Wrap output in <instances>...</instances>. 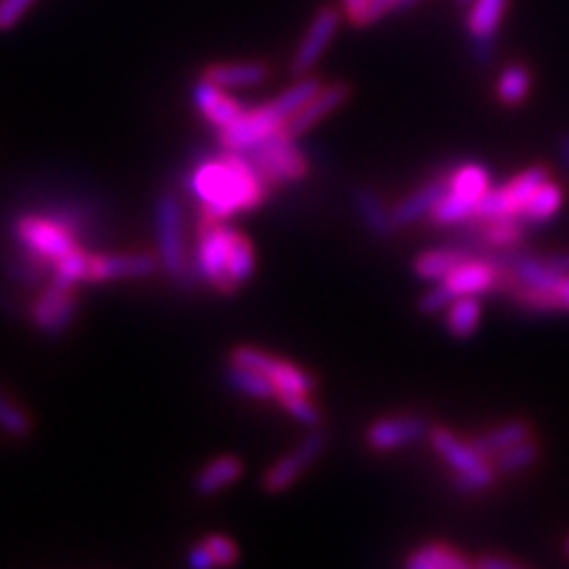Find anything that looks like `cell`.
Segmentation results:
<instances>
[{"label":"cell","mask_w":569,"mask_h":569,"mask_svg":"<svg viewBox=\"0 0 569 569\" xmlns=\"http://www.w3.org/2000/svg\"><path fill=\"white\" fill-rule=\"evenodd\" d=\"M190 188L202 202V213L221 221L236 211L259 207L269 192L242 152L226 150L221 159H209L194 169Z\"/></svg>","instance_id":"cell-1"},{"label":"cell","mask_w":569,"mask_h":569,"mask_svg":"<svg viewBox=\"0 0 569 569\" xmlns=\"http://www.w3.org/2000/svg\"><path fill=\"white\" fill-rule=\"evenodd\" d=\"M432 449L447 460V466L456 472L453 485L460 493H477L493 485L496 468L489 458L479 453L472 443L460 441L447 427H437L430 432Z\"/></svg>","instance_id":"cell-2"},{"label":"cell","mask_w":569,"mask_h":569,"mask_svg":"<svg viewBox=\"0 0 569 569\" xmlns=\"http://www.w3.org/2000/svg\"><path fill=\"white\" fill-rule=\"evenodd\" d=\"M254 171L263 181L266 188H276L282 183H297L309 173L307 157L295 146V140L288 131H278L261 140L259 146L242 152Z\"/></svg>","instance_id":"cell-3"},{"label":"cell","mask_w":569,"mask_h":569,"mask_svg":"<svg viewBox=\"0 0 569 569\" xmlns=\"http://www.w3.org/2000/svg\"><path fill=\"white\" fill-rule=\"evenodd\" d=\"M491 190L489 171L482 164H462L449 173V188L432 209V221L439 226H456L475 217L479 200Z\"/></svg>","instance_id":"cell-4"},{"label":"cell","mask_w":569,"mask_h":569,"mask_svg":"<svg viewBox=\"0 0 569 569\" xmlns=\"http://www.w3.org/2000/svg\"><path fill=\"white\" fill-rule=\"evenodd\" d=\"M236 228H228L221 219H211L202 213L198 236V269L209 284L221 295H233L238 284L230 276V244H233Z\"/></svg>","instance_id":"cell-5"},{"label":"cell","mask_w":569,"mask_h":569,"mask_svg":"<svg viewBox=\"0 0 569 569\" xmlns=\"http://www.w3.org/2000/svg\"><path fill=\"white\" fill-rule=\"evenodd\" d=\"M288 112L282 110L278 100L266 102L254 110H242V114L230 121L228 127L219 129V142L226 152H247L259 146L261 140L282 131L288 127Z\"/></svg>","instance_id":"cell-6"},{"label":"cell","mask_w":569,"mask_h":569,"mask_svg":"<svg viewBox=\"0 0 569 569\" xmlns=\"http://www.w3.org/2000/svg\"><path fill=\"white\" fill-rule=\"evenodd\" d=\"M157 221V242H159V261L164 271L173 278L188 276V249L183 233V209L173 194L164 192L154 204Z\"/></svg>","instance_id":"cell-7"},{"label":"cell","mask_w":569,"mask_h":569,"mask_svg":"<svg viewBox=\"0 0 569 569\" xmlns=\"http://www.w3.org/2000/svg\"><path fill=\"white\" fill-rule=\"evenodd\" d=\"M14 236L22 242L24 252L39 259L46 266H52L71 249H77V240L71 228L58 219H41V217H24L17 221Z\"/></svg>","instance_id":"cell-8"},{"label":"cell","mask_w":569,"mask_h":569,"mask_svg":"<svg viewBox=\"0 0 569 569\" xmlns=\"http://www.w3.org/2000/svg\"><path fill=\"white\" fill-rule=\"evenodd\" d=\"M548 181V169L546 167H531L515 176L510 183L501 188H491L482 200H479L475 209V219L487 221V219H501V217H522L527 202L531 194L537 192L541 183Z\"/></svg>","instance_id":"cell-9"},{"label":"cell","mask_w":569,"mask_h":569,"mask_svg":"<svg viewBox=\"0 0 569 569\" xmlns=\"http://www.w3.org/2000/svg\"><path fill=\"white\" fill-rule=\"evenodd\" d=\"M230 361L263 372V376L276 385L278 391H297V395H311L313 387H316V378L311 376V372L297 368L290 361L276 359V356L266 353L261 349H254V347H236L233 353H230Z\"/></svg>","instance_id":"cell-10"},{"label":"cell","mask_w":569,"mask_h":569,"mask_svg":"<svg viewBox=\"0 0 569 569\" xmlns=\"http://www.w3.org/2000/svg\"><path fill=\"white\" fill-rule=\"evenodd\" d=\"M326 443H328L326 432H318V430L311 432L305 441L299 443V447H295L288 456H282L269 470H266L263 482H261L263 489L269 493H280L284 489H290L297 479L313 466L318 456H323Z\"/></svg>","instance_id":"cell-11"},{"label":"cell","mask_w":569,"mask_h":569,"mask_svg":"<svg viewBox=\"0 0 569 569\" xmlns=\"http://www.w3.org/2000/svg\"><path fill=\"white\" fill-rule=\"evenodd\" d=\"M510 0H472L468 6L466 29L472 41L475 60L489 64L496 50V33L503 22V14Z\"/></svg>","instance_id":"cell-12"},{"label":"cell","mask_w":569,"mask_h":569,"mask_svg":"<svg viewBox=\"0 0 569 569\" xmlns=\"http://www.w3.org/2000/svg\"><path fill=\"white\" fill-rule=\"evenodd\" d=\"M77 313L79 307L74 299V288H67V284L56 280L48 284L31 307V320L36 328L48 335H62L71 326V320L77 318Z\"/></svg>","instance_id":"cell-13"},{"label":"cell","mask_w":569,"mask_h":569,"mask_svg":"<svg viewBox=\"0 0 569 569\" xmlns=\"http://www.w3.org/2000/svg\"><path fill=\"white\" fill-rule=\"evenodd\" d=\"M340 22H342V17L335 8H323L316 12V17L305 33V39H301L295 58H292V64H290L292 77L299 79V77L309 74V71L316 67V62L320 60V56L326 52V48L332 43L337 29H340Z\"/></svg>","instance_id":"cell-14"},{"label":"cell","mask_w":569,"mask_h":569,"mask_svg":"<svg viewBox=\"0 0 569 569\" xmlns=\"http://www.w3.org/2000/svg\"><path fill=\"white\" fill-rule=\"evenodd\" d=\"M430 435L422 416H395L372 422L366 430V443L372 451H395Z\"/></svg>","instance_id":"cell-15"},{"label":"cell","mask_w":569,"mask_h":569,"mask_svg":"<svg viewBox=\"0 0 569 569\" xmlns=\"http://www.w3.org/2000/svg\"><path fill=\"white\" fill-rule=\"evenodd\" d=\"M501 276L503 273H501V266H498V261L468 257L451 276H447L441 282L447 284V290L453 295V299L479 297V295L498 288V282L503 280Z\"/></svg>","instance_id":"cell-16"},{"label":"cell","mask_w":569,"mask_h":569,"mask_svg":"<svg viewBox=\"0 0 569 569\" xmlns=\"http://www.w3.org/2000/svg\"><path fill=\"white\" fill-rule=\"evenodd\" d=\"M159 259L148 252L133 254H98L88 261L86 280L104 282V280H127V278H146L157 271Z\"/></svg>","instance_id":"cell-17"},{"label":"cell","mask_w":569,"mask_h":569,"mask_svg":"<svg viewBox=\"0 0 569 569\" xmlns=\"http://www.w3.org/2000/svg\"><path fill=\"white\" fill-rule=\"evenodd\" d=\"M349 96H351V88L347 83L323 86L297 114H292L284 131H288L292 138L311 131L316 123L323 121L330 112L337 110V107H342L349 100Z\"/></svg>","instance_id":"cell-18"},{"label":"cell","mask_w":569,"mask_h":569,"mask_svg":"<svg viewBox=\"0 0 569 569\" xmlns=\"http://www.w3.org/2000/svg\"><path fill=\"white\" fill-rule=\"evenodd\" d=\"M498 266L506 273L512 276V280L525 290H539L548 292L562 280V276L553 269L548 257H531V254H512L498 261Z\"/></svg>","instance_id":"cell-19"},{"label":"cell","mask_w":569,"mask_h":569,"mask_svg":"<svg viewBox=\"0 0 569 569\" xmlns=\"http://www.w3.org/2000/svg\"><path fill=\"white\" fill-rule=\"evenodd\" d=\"M194 107L202 112V117L213 123L217 129L228 127L230 121H236L242 114V107L236 98L226 93V88L211 83L207 79H200L192 88Z\"/></svg>","instance_id":"cell-20"},{"label":"cell","mask_w":569,"mask_h":569,"mask_svg":"<svg viewBox=\"0 0 569 569\" xmlns=\"http://www.w3.org/2000/svg\"><path fill=\"white\" fill-rule=\"evenodd\" d=\"M447 188H449V176H441L430 183H425L422 188L408 194V198H403L399 204L391 207V221H395L397 228L416 223L418 219L427 217V213H432V209L441 200V194L447 192Z\"/></svg>","instance_id":"cell-21"},{"label":"cell","mask_w":569,"mask_h":569,"mask_svg":"<svg viewBox=\"0 0 569 569\" xmlns=\"http://www.w3.org/2000/svg\"><path fill=\"white\" fill-rule=\"evenodd\" d=\"M202 79L221 88H249L269 79V67L263 62H219L202 71Z\"/></svg>","instance_id":"cell-22"},{"label":"cell","mask_w":569,"mask_h":569,"mask_svg":"<svg viewBox=\"0 0 569 569\" xmlns=\"http://www.w3.org/2000/svg\"><path fill=\"white\" fill-rule=\"evenodd\" d=\"M242 460L238 456H219L217 460H211L209 466H204L198 477L192 479V489L198 496H211L228 485H233L236 479L242 475Z\"/></svg>","instance_id":"cell-23"},{"label":"cell","mask_w":569,"mask_h":569,"mask_svg":"<svg viewBox=\"0 0 569 569\" xmlns=\"http://www.w3.org/2000/svg\"><path fill=\"white\" fill-rule=\"evenodd\" d=\"M525 439H531V425L527 420L515 418V420H508L503 425L493 427V430H489L485 435L475 437L470 443L485 458H493V456L515 447V443H520Z\"/></svg>","instance_id":"cell-24"},{"label":"cell","mask_w":569,"mask_h":569,"mask_svg":"<svg viewBox=\"0 0 569 569\" xmlns=\"http://www.w3.org/2000/svg\"><path fill=\"white\" fill-rule=\"evenodd\" d=\"M468 257L470 254L466 249H456V247L430 249V252H422L413 261V273L425 282H441L443 278L451 276Z\"/></svg>","instance_id":"cell-25"},{"label":"cell","mask_w":569,"mask_h":569,"mask_svg":"<svg viewBox=\"0 0 569 569\" xmlns=\"http://www.w3.org/2000/svg\"><path fill=\"white\" fill-rule=\"evenodd\" d=\"M408 569H468L472 562L447 543H425L403 560Z\"/></svg>","instance_id":"cell-26"},{"label":"cell","mask_w":569,"mask_h":569,"mask_svg":"<svg viewBox=\"0 0 569 569\" xmlns=\"http://www.w3.org/2000/svg\"><path fill=\"white\" fill-rule=\"evenodd\" d=\"M356 209H359L361 219L366 223V228L370 230L376 238H389L395 233L397 226L391 221V209L385 207V202L380 200V194L370 188H359L353 194Z\"/></svg>","instance_id":"cell-27"},{"label":"cell","mask_w":569,"mask_h":569,"mask_svg":"<svg viewBox=\"0 0 569 569\" xmlns=\"http://www.w3.org/2000/svg\"><path fill=\"white\" fill-rule=\"evenodd\" d=\"M562 188L556 181H548L541 183L537 188V192L531 194V200L527 202L525 211H522V219L529 223H546L556 217L562 207Z\"/></svg>","instance_id":"cell-28"},{"label":"cell","mask_w":569,"mask_h":569,"mask_svg":"<svg viewBox=\"0 0 569 569\" xmlns=\"http://www.w3.org/2000/svg\"><path fill=\"white\" fill-rule=\"evenodd\" d=\"M531 91V71L525 64H508L496 81V96L503 104L515 107L527 100Z\"/></svg>","instance_id":"cell-29"},{"label":"cell","mask_w":569,"mask_h":569,"mask_svg":"<svg viewBox=\"0 0 569 569\" xmlns=\"http://www.w3.org/2000/svg\"><path fill=\"white\" fill-rule=\"evenodd\" d=\"M482 242L487 247L510 249L518 247L525 240V219L522 217H501V219H487L485 228L479 230Z\"/></svg>","instance_id":"cell-30"},{"label":"cell","mask_w":569,"mask_h":569,"mask_svg":"<svg viewBox=\"0 0 569 569\" xmlns=\"http://www.w3.org/2000/svg\"><path fill=\"white\" fill-rule=\"evenodd\" d=\"M479 318H482V305H479V299L458 297L447 309V330L453 337H458V340H466V337L475 335Z\"/></svg>","instance_id":"cell-31"},{"label":"cell","mask_w":569,"mask_h":569,"mask_svg":"<svg viewBox=\"0 0 569 569\" xmlns=\"http://www.w3.org/2000/svg\"><path fill=\"white\" fill-rule=\"evenodd\" d=\"M228 382L233 389H238L240 395H247L252 399H276L278 389L276 385L263 376V372L247 368L240 363H233V368L228 370Z\"/></svg>","instance_id":"cell-32"},{"label":"cell","mask_w":569,"mask_h":569,"mask_svg":"<svg viewBox=\"0 0 569 569\" xmlns=\"http://www.w3.org/2000/svg\"><path fill=\"white\" fill-rule=\"evenodd\" d=\"M515 299L520 301V307L531 311H569V276H565L556 288L548 292L520 288L515 292Z\"/></svg>","instance_id":"cell-33"},{"label":"cell","mask_w":569,"mask_h":569,"mask_svg":"<svg viewBox=\"0 0 569 569\" xmlns=\"http://www.w3.org/2000/svg\"><path fill=\"white\" fill-rule=\"evenodd\" d=\"M537 458H539V443L525 439L520 443H515V447L493 456V468L498 475H515L529 468Z\"/></svg>","instance_id":"cell-34"},{"label":"cell","mask_w":569,"mask_h":569,"mask_svg":"<svg viewBox=\"0 0 569 569\" xmlns=\"http://www.w3.org/2000/svg\"><path fill=\"white\" fill-rule=\"evenodd\" d=\"M254 247L242 233L233 236V244H230V276H233L236 284L240 288L254 273Z\"/></svg>","instance_id":"cell-35"},{"label":"cell","mask_w":569,"mask_h":569,"mask_svg":"<svg viewBox=\"0 0 569 569\" xmlns=\"http://www.w3.org/2000/svg\"><path fill=\"white\" fill-rule=\"evenodd\" d=\"M88 261H91V257H88L81 247L71 249L69 254H64L62 259L52 263V271H56V282L67 284V288H74L77 282L86 280Z\"/></svg>","instance_id":"cell-36"},{"label":"cell","mask_w":569,"mask_h":569,"mask_svg":"<svg viewBox=\"0 0 569 569\" xmlns=\"http://www.w3.org/2000/svg\"><path fill=\"white\" fill-rule=\"evenodd\" d=\"M276 401L301 425L316 427L320 422V411H318V406L309 399V395H297V391H278Z\"/></svg>","instance_id":"cell-37"},{"label":"cell","mask_w":569,"mask_h":569,"mask_svg":"<svg viewBox=\"0 0 569 569\" xmlns=\"http://www.w3.org/2000/svg\"><path fill=\"white\" fill-rule=\"evenodd\" d=\"M0 430H6L12 437H27L31 432L29 413L12 403L6 391H0Z\"/></svg>","instance_id":"cell-38"},{"label":"cell","mask_w":569,"mask_h":569,"mask_svg":"<svg viewBox=\"0 0 569 569\" xmlns=\"http://www.w3.org/2000/svg\"><path fill=\"white\" fill-rule=\"evenodd\" d=\"M418 3V0H370L359 27H368V24H376L380 22L385 14L389 12H397V10H408L413 8Z\"/></svg>","instance_id":"cell-39"},{"label":"cell","mask_w":569,"mask_h":569,"mask_svg":"<svg viewBox=\"0 0 569 569\" xmlns=\"http://www.w3.org/2000/svg\"><path fill=\"white\" fill-rule=\"evenodd\" d=\"M204 543L211 550V556H213V560H217L219 567L236 565L238 558H240L238 546L230 541L228 537H223V533H209V537L204 539Z\"/></svg>","instance_id":"cell-40"},{"label":"cell","mask_w":569,"mask_h":569,"mask_svg":"<svg viewBox=\"0 0 569 569\" xmlns=\"http://www.w3.org/2000/svg\"><path fill=\"white\" fill-rule=\"evenodd\" d=\"M453 295L447 290V284L443 282H435V288L427 290L420 301H418V309L422 313H437L441 309H449L453 305Z\"/></svg>","instance_id":"cell-41"},{"label":"cell","mask_w":569,"mask_h":569,"mask_svg":"<svg viewBox=\"0 0 569 569\" xmlns=\"http://www.w3.org/2000/svg\"><path fill=\"white\" fill-rule=\"evenodd\" d=\"M31 6L33 0H0V31L12 29Z\"/></svg>","instance_id":"cell-42"},{"label":"cell","mask_w":569,"mask_h":569,"mask_svg":"<svg viewBox=\"0 0 569 569\" xmlns=\"http://www.w3.org/2000/svg\"><path fill=\"white\" fill-rule=\"evenodd\" d=\"M188 562L194 567V569H207V567H217V560H213L211 550L207 548L204 541H200L198 546L190 548V556H188Z\"/></svg>","instance_id":"cell-43"},{"label":"cell","mask_w":569,"mask_h":569,"mask_svg":"<svg viewBox=\"0 0 569 569\" xmlns=\"http://www.w3.org/2000/svg\"><path fill=\"white\" fill-rule=\"evenodd\" d=\"M475 567H479V569H518L520 565L515 562V560H510V558H506V556H491V553H487V556L475 560Z\"/></svg>","instance_id":"cell-44"},{"label":"cell","mask_w":569,"mask_h":569,"mask_svg":"<svg viewBox=\"0 0 569 569\" xmlns=\"http://www.w3.org/2000/svg\"><path fill=\"white\" fill-rule=\"evenodd\" d=\"M368 3H370V0H342L345 12H347V20H349L353 27H359V22H361V17H363Z\"/></svg>","instance_id":"cell-45"},{"label":"cell","mask_w":569,"mask_h":569,"mask_svg":"<svg viewBox=\"0 0 569 569\" xmlns=\"http://www.w3.org/2000/svg\"><path fill=\"white\" fill-rule=\"evenodd\" d=\"M560 152H562L565 164L569 167V133H565V136H562V140H560Z\"/></svg>","instance_id":"cell-46"},{"label":"cell","mask_w":569,"mask_h":569,"mask_svg":"<svg viewBox=\"0 0 569 569\" xmlns=\"http://www.w3.org/2000/svg\"><path fill=\"white\" fill-rule=\"evenodd\" d=\"M562 556L569 560V539L565 541V548H562Z\"/></svg>","instance_id":"cell-47"},{"label":"cell","mask_w":569,"mask_h":569,"mask_svg":"<svg viewBox=\"0 0 569 569\" xmlns=\"http://www.w3.org/2000/svg\"><path fill=\"white\" fill-rule=\"evenodd\" d=\"M456 3H458V6H470L472 0H456Z\"/></svg>","instance_id":"cell-48"}]
</instances>
